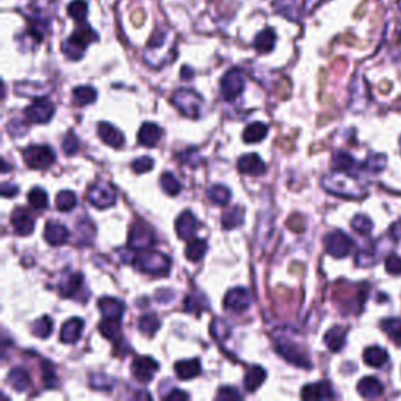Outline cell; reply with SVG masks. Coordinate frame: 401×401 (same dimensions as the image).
Instances as JSON below:
<instances>
[{
  "mask_svg": "<svg viewBox=\"0 0 401 401\" xmlns=\"http://www.w3.org/2000/svg\"><path fill=\"white\" fill-rule=\"evenodd\" d=\"M57 209L60 212H71L75 205H77V196H75V193L69 192V190H64L60 192L57 194Z\"/></svg>",
  "mask_w": 401,
  "mask_h": 401,
  "instance_id": "44",
  "label": "cell"
},
{
  "mask_svg": "<svg viewBox=\"0 0 401 401\" xmlns=\"http://www.w3.org/2000/svg\"><path fill=\"white\" fill-rule=\"evenodd\" d=\"M99 331L105 339L115 340L121 333V320H118V318H104L99 323Z\"/></svg>",
  "mask_w": 401,
  "mask_h": 401,
  "instance_id": "37",
  "label": "cell"
},
{
  "mask_svg": "<svg viewBox=\"0 0 401 401\" xmlns=\"http://www.w3.org/2000/svg\"><path fill=\"white\" fill-rule=\"evenodd\" d=\"M218 400H241V393L232 387H221L216 393Z\"/></svg>",
  "mask_w": 401,
  "mask_h": 401,
  "instance_id": "57",
  "label": "cell"
},
{
  "mask_svg": "<svg viewBox=\"0 0 401 401\" xmlns=\"http://www.w3.org/2000/svg\"><path fill=\"white\" fill-rule=\"evenodd\" d=\"M135 263L141 271L154 276H167L171 268V261L167 254L149 250L140 251L138 256L135 257Z\"/></svg>",
  "mask_w": 401,
  "mask_h": 401,
  "instance_id": "4",
  "label": "cell"
},
{
  "mask_svg": "<svg viewBox=\"0 0 401 401\" xmlns=\"http://www.w3.org/2000/svg\"><path fill=\"white\" fill-rule=\"evenodd\" d=\"M209 196L216 205H226L231 199V192L224 185H214L209 190Z\"/></svg>",
  "mask_w": 401,
  "mask_h": 401,
  "instance_id": "47",
  "label": "cell"
},
{
  "mask_svg": "<svg viewBox=\"0 0 401 401\" xmlns=\"http://www.w3.org/2000/svg\"><path fill=\"white\" fill-rule=\"evenodd\" d=\"M54 104L50 102L49 99L46 97H37L35 102L28 105L26 110V116L27 120L30 122H37V124H46L52 120L54 116Z\"/></svg>",
  "mask_w": 401,
  "mask_h": 401,
  "instance_id": "13",
  "label": "cell"
},
{
  "mask_svg": "<svg viewBox=\"0 0 401 401\" xmlns=\"http://www.w3.org/2000/svg\"><path fill=\"white\" fill-rule=\"evenodd\" d=\"M11 224L19 235H30L35 231V218L26 209H16L11 215Z\"/></svg>",
  "mask_w": 401,
  "mask_h": 401,
  "instance_id": "17",
  "label": "cell"
},
{
  "mask_svg": "<svg viewBox=\"0 0 401 401\" xmlns=\"http://www.w3.org/2000/svg\"><path fill=\"white\" fill-rule=\"evenodd\" d=\"M324 246L333 257H346L353 250V240L345 232L333 231L324 237Z\"/></svg>",
  "mask_w": 401,
  "mask_h": 401,
  "instance_id": "10",
  "label": "cell"
},
{
  "mask_svg": "<svg viewBox=\"0 0 401 401\" xmlns=\"http://www.w3.org/2000/svg\"><path fill=\"white\" fill-rule=\"evenodd\" d=\"M251 306V295L246 288H232L229 290L226 298H224V308L232 312H245Z\"/></svg>",
  "mask_w": 401,
  "mask_h": 401,
  "instance_id": "15",
  "label": "cell"
},
{
  "mask_svg": "<svg viewBox=\"0 0 401 401\" xmlns=\"http://www.w3.org/2000/svg\"><path fill=\"white\" fill-rule=\"evenodd\" d=\"M182 79H184V80L193 79V71H192V68H187V66L182 68Z\"/></svg>",
  "mask_w": 401,
  "mask_h": 401,
  "instance_id": "62",
  "label": "cell"
},
{
  "mask_svg": "<svg viewBox=\"0 0 401 401\" xmlns=\"http://www.w3.org/2000/svg\"><path fill=\"white\" fill-rule=\"evenodd\" d=\"M154 234H152V229L144 223H135L132 224L131 231H129V240L127 245L131 250H138L144 251L149 250V248L154 245Z\"/></svg>",
  "mask_w": 401,
  "mask_h": 401,
  "instance_id": "9",
  "label": "cell"
},
{
  "mask_svg": "<svg viewBox=\"0 0 401 401\" xmlns=\"http://www.w3.org/2000/svg\"><path fill=\"white\" fill-rule=\"evenodd\" d=\"M82 286H84V276L80 273L63 276V279L60 281V293L66 298H73L80 290Z\"/></svg>",
  "mask_w": 401,
  "mask_h": 401,
  "instance_id": "26",
  "label": "cell"
},
{
  "mask_svg": "<svg viewBox=\"0 0 401 401\" xmlns=\"http://www.w3.org/2000/svg\"><path fill=\"white\" fill-rule=\"evenodd\" d=\"M174 371L179 380H193L200 373V364L198 359H188V361H180L174 365Z\"/></svg>",
  "mask_w": 401,
  "mask_h": 401,
  "instance_id": "27",
  "label": "cell"
},
{
  "mask_svg": "<svg viewBox=\"0 0 401 401\" xmlns=\"http://www.w3.org/2000/svg\"><path fill=\"white\" fill-rule=\"evenodd\" d=\"M138 328L144 335H154L160 329V318L154 314H146L140 318Z\"/></svg>",
  "mask_w": 401,
  "mask_h": 401,
  "instance_id": "42",
  "label": "cell"
},
{
  "mask_svg": "<svg viewBox=\"0 0 401 401\" xmlns=\"http://www.w3.org/2000/svg\"><path fill=\"white\" fill-rule=\"evenodd\" d=\"M21 10L27 19L49 21L55 11V0H24Z\"/></svg>",
  "mask_w": 401,
  "mask_h": 401,
  "instance_id": "12",
  "label": "cell"
},
{
  "mask_svg": "<svg viewBox=\"0 0 401 401\" xmlns=\"http://www.w3.org/2000/svg\"><path fill=\"white\" fill-rule=\"evenodd\" d=\"M287 226L290 231L293 232H303L304 231V220H303V216L301 215H292L290 218H288V221H287Z\"/></svg>",
  "mask_w": 401,
  "mask_h": 401,
  "instance_id": "58",
  "label": "cell"
},
{
  "mask_svg": "<svg viewBox=\"0 0 401 401\" xmlns=\"http://www.w3.org/2000/svg\"><path fill=\"white\" fill-rule=\"evenodd\" d=\"M88 200L97 209H109L116 203V190L107 182H97L88 190Z\"/></svg>",
  "mask_w": 401,
  "mask_h": 401,
  "instance_id": "8",
  "label": "cell"
},
{
  "mask_svg": "<svg viewBox=\"0 0 401 401\" xmlns=\"http://www.w3.org/2000/svg\"><path fill=\"white\" fill-rule=\"evenodd\" d=\"M8 382L17 392H26L32 384V380L24 369H13L8 375Z\"/></svg>",
  "mask_w": 401,
  "mask_h": 401,
  "instance_id": "33",
  "label": "cell"
},
{
  "mask_svg": "<svg viewBox=\"0 0 401 401\" xmlns=\"http://www.w3.org/2000/svg\"><path fill=\"white\" fill-rule=\"evenodd\" d=\"M276 43V33L273 28H265L263 32H261L254 39V49L259 54H268L274 49Z\"/></svg>",
  "mask_w": 401,
  "mask_h": 401,
  "instance_id": "31",
  "label": "cell"
},
{
  "mask_svg": "<svg viewBox=\"0 0 401 401\" xmlns=\"http://www.w3.org/2000/svg\"><path fill=\"white\" fill-rule=\"evenodd\" d=\"M152 168H154V160H152L151 157H140L132 163L133 173H137V174H144Z\"/></svg>",
  "mask_w": 401,
  "mask_h": 401,
  "instance_id": "51",
  "label": "cell"
},
{
  "mask_svg": "<svg viewBox=\"0 0 401 401\" xmlns=\"http://www.w3.org/2000/svg\"><path fill=\"white\" fill-rule=\"evenodd\" d=\"M93 41H97V35L94 33L93 28L88 26H80L77 30L64 41L62 50L69 60H80V58L85 55L86 47L90 46Z\"/></svg>",
  "mask_w": 401,
  "mask_h": 401,
  "instance_id": "3",
  "label": "cell"
},
{
  "mask_svg": "<svg viewBox=\"0 0 401 401\" xmlns=\"http://www.w3.org/2000/svg\"><path fill=\"white\" fill-rule=\"evenodd\" d=\"M73 97L79 107H84V105L93 104L97 99V91L93 86H79L73 91Z\"/></svg>",
  "mask_w": 401,
  "mask_h": 401,
  "instance_id": "40",
  "label": "cell"
},
{
  "mask_svg": "<svg viewBox=\"0 0 401 401\" xmlns=\"http://www.w3.org/2000/svg\"><path fill=\"white\" fill-rule=\"evenodd\" d=\"M351 226L356 232L362 235H367L371 232V221H370V218H367L365 215H357L353 218Z\"/></svg>",
  "mask_w": 401,
  "mask_h": 401,
  "instance_id": "49",
  "label": "cell"
},
{
  "mask_svg": "<svg viewBox=\"0 0 401 401\" xmlns=\"http://www.w3.org/2000/svg\"><path fill=\"white\" fill-rule=\"evenodd\" d=\"M97 133L105 144L115 147V149H120L124 144L122 132L109 122H100L97 126Z\"/></svg>",
  "mask_w": 401,
  "mask_h": 401,
  "instance_id": "19",
  "label": "cell"
},
{
  "mask_svg": "<svg viewBox=\"0 0 401 401\" xmlns=\"http://www.w3.org/2000/svg\"><path fill=\"white\" fill-rule=\"evenodd\" d=\"M245 90V77L239 69L227 71L221 80V94L224 100L232 102Z\"/></svg>",
  "mask_w": 401,
  "mask_h": 401,
  "instance_id": "11",
  "label": "cell"
},
{
  "mask_svg": "<svg viewBox=\"0 0 401 401\" xmlns=\"http://www.w3.org/2000/svg\"><path fill=\"white\" fill-rule=\"evenodd\" d=\"M276 13L290 21H299L304 13V0H274Z\"/></svg>",
  "mask_w": 401,
  "mask_h": 401,
  "instance_id": "16",
  "label": "cell"
},
{
  "mask_svg": "<svg viewBox=\"0 0 401 401\" xmlns=\"http://www.w3.org/2000/svg\"><path fill=\"white\" fill-rule=\"evenodd\" d=\"M301 397L304 400H328L334 397V392L328 381H320L315 382V384L306 386L301 392Z\"/></svg>",
  "mask_w": 401,
  "mask_h": 401,
  "instance_id": "20",
  "label": "cell"
},
{
  "mask_svg": "<svg viewBox=\"0 0 401 401\" xmlns=\"http://www.w3.org/2000/svg\"><path fill=\"white\" fill-rule=\"evenodd\" d=\"M188 398V393L187 392H182L179 391V389H173L167 397H165V400H169V401H173V400H187Z\"/></svg>",
  "mask_w": 401,
  "mask_h": 401,
  "instance_id": "59",
  "label": "cell"
},
{
  "mask_svg": "<svg viewBox=\"0 0 401 401\" xmlns=\"http://www.w3.org/2000/svg\"><path fill=\"white\" fill-rule=\"evenodd\" d=\"M173 104L185 116L199 118L200 109H203V97L193 90H178L173 96Z\"/></svg>",
  "mask_w": 401,
  "mask_h": 401,
  "instance_id": "6",
  "label": "cell"
},
{
  "mask_svg": "<svg viewBox=\"0 0 401 401\" xmlns=\"http://www.w3.org/2000/svg\"><path fill=\"white\" fill-rule=\"evenodd\" d=\"M176 49L173 44V35L163 28H158L152 35L144 50V60L149 66L160 68L174 60Z\"/></svg>",
  "mask_w": 401,
  "mask_h": 401,
  "instance_id": "1",
  "label": "cell"
},
{
  "mask_svg": "<svg viewBox=\"0 0 401 401\" xmlns=\"http://www.w3.org/2000/svg\"><path fill=\"white\" fill-rule=\"evenodd\" d=\"M132 21H133L135 26H141V24H143V21H144V13H143V11H141V10L135 11V13L132 15Z\"/></svg>",
  "mask_w": 401,
  "mask_h": 401,
  "instance_id": "61",
  "label": "cell"
},
{
  "mask_svg": "<svg viewBox=\"0 0 401 401\" xmlns=\"http://www.w3.org/2000/svg\"><path fill=\"white\" fill-rule=\"evenodd\" d=\"M28 203H30L33 209L43 210L47 207V204H49V198H47V193L43 188H33V190L28 193Z\"/></svg>",
  "mask_w": 401,
  "mask_h": 401,
  "instance_id": "46",
  "label": "cell"
},
{
  "mask_svg": "<svg viewBox=\"0 0 401 401\" xmlns=\"http://www.w3.org/2000/svg\"><path fill=\"white\" fill-rule=\"evenodd\" d=\"M82 333H84V320L82 318H71V320L63 324L60 340L68 345L75 344L80 339Z\"/></svg>",
  "mask_w": 401,
  "mask_h": 401,
  "instance_id": "22",
  "label": "cell"
},
{
  "mask_svg": "<svg viewBox=\"0 0 401 401\" xmlns=\"http://www.w3.org/2000/svg\"><path fill=\"white\" fill-rule=\"evenodd\" d=\"M160 185L163 188V192L169 194V196H176V194H179L182 190V184L173 173H163L160 178Z\"/></svg>",
  "mask_w": 401,
  "mask_h": 401,
  "instance_id": "43",
  "label": "cell"
},
{
  "mask_svg": "<svg viewBox=\"0 0 401 401\" xmlns=\"http://www.w3.org/2000/svg\"><path fill=\"white\" fill-rule=\"evenodd\" d=\"M364 361L371 367H382L387 362V353L381 346H370L364 351Z\"/></svg>",
  "mask_w": 401,
  "mask_h": 401,
  "instance_id": "36",
  "label": "cell"
},
{
  "mask_svg": "<svg viewBox=\"0 0 401 401\" xmlns=\"http://www.w3.org/2000/svg\"><path fill=\"white\" fill-rule=\"evenodd\" d=\"M62 147H63L64 154H66V156H74L75 152L79 151V140H77V137H75L74 133L69 132L66 135V137H64L63 143H62Z\"/></svg>",
  "mask_w": 401,
  "mask_h": 401,
  "instance_id": "52",
  "label": "cell"
},
{
  "mask_svg": "<svg viewBox=\"0 0 401 401\" xmlns=\"http://www.w3.org/2000/svg\"><path fill=\"white\" fill-rule=\"evenodd\" d=\"M68 15L73 17L74 21L84 22L88 15V3L85 0H73L68 7Z\"/></svg>",
  "mask_w": 401,
  "mask_h": 401,
  "instance_id": "45",
  "label": "cell"
},
{
  "mask_svg": "<svg viewBox=\"0 0 401 401\" xmlns=\"http://www.w3.org/2000/svg\"><path fill=\"white\" fill-rule=\"evenodd\" d=\"M212 334H214V337L218 340L226 339L229 335L227 323L220 320V318H216V320H214V323H212Z\"/></svg>",
  "mask_w": 401,
  "mask_h": 401,
  "instance_id": "53",
  "label": "cell"
},
{
  "mask_svg": "<svg viewBox=\"0 0 401 401\" xmlns=\"http://www.w3.org/2000/svg\"><path fill=\"white\" fill-rule=\"evenodd\" d=\"M239 169L243 174L251 176H262L265 173V163L257 154H246L239 160Z\"/></svg>",
  "mask_w": 401,
  "mask_h": 401,
  "instance_id": "24",
  "label": "cell"
},
{
  "mask_svg": "<svg viewBox=\"0 0 401 401\" xmlns=\"http://www.w3.org/2000/svg\"><path fill=\"white\" fill-rule=\"evenodd\" d=\"M265 378H267V371H265L262 367H259V365H254V367H251L246 371V376L243 381L245 389L248 392H256L257 389L263 384Z\"/></svg>",
  "mask_w": 401,
  "mask_h": 401,
  "instance_id": "29",
  "label": "cell"
},
{
  "mask_svg": "<svg viewBox=\"0 0 401 401\" xmlns=\"http://www.w3.org/2000/svg\"><path fill=\"white\" fill-rule=\"evenodd\" d=\"M176 231H178L179 239L182 240H190L194 237V234L198 231V220L190 210L179 215L178 221H176Z\"/></svg>",
  "mask_w": 401,
  "mask_h": 401,
  "instance_id": "18",
  "label": "cell"
},
{
  "mask_svg": "<svg viewBox=\"0 0 401 401\" xmlns=\"http://www.w3.org/2000/svg\"><path fill=\"white\" fill-rule=\"evenodd\" d=\"M91 386L97 391H110L115 386V381L107 375H94L91 378Z\"/></svg>",
  "mask_w": 401,
  "mask_h": 401,
  "instance_id": "50",
  "label": "cell"
},
{
  "mask_svg": "<svg viewBox=\"0 0 401 401\" xmlns=\"http://www.w3.org/2000/svg\"><path fill=\"white\" fill-rule=\"evenodd\" d=\"M323 185L329 193L344 198H361L365 193L364 187L359 184L357 179L350 176V173H345V171H337V173L326 176L323 179Z\"/></svg>",
  "mask_w": 401,
  "mask_h": 401,
  "instance_id": "2",
  "label": "cell"
},
{
  "mask_svg": "<svg viewBox=\"0 0 401 401\" xmlns=\"http://www.w3.org/2000/svg\"><path fill=\"white\" fill-rule=\"evenodd\" d=\"M357 392L364 398H376L382 393V384L378 380L373 378V376H367V378H362L359 381Z\"/></svg>",
  "mask_w": 401,
  "mask_h": 401,
  "instance_id": "30",
  "label": "cell"
},
{
  "mask_svg": "<svg viewBox=\"0 0 401 401\" xmlns=\"http://www.w3.org/2000/svg\"><path fill=\"white\" fill-rule=\"evenodd\" d=\"M245 221V210L240 205H234L232 209H229L226 214L221 216V224L224 229L231 231V229H235L243 224Z\"/></svg>",
  "mask_w": 401,
  "mask_h": 401,
  "instance_id": "32",
  "label": "cell"
},
{
  "mask_svg": "<svg viewBox=\"0 0 401 401\" xmlns=\"http://www.w3.org/2000/svg\"><path fill=\"white\" fill-rule=\"evenodd\" d=\"M333 167L337 171H345V173H353L357 168V163L355 158L346 152H337L333 157Z\"/></svg>",
  "mask_w": 401,
  "mask_h": 401,
  "instance_id": "41",
  "label": "cell"
},
{
  "mask_svg": "<svg viewBox=\"0 0 401 401\" xmlns=\"http://www.w3.org/2000/svg\"><path fill=\"white\" fill-rule=\"evenodd\" d=\"M43 380L44 384L47 387H55L57 386V375L54 370V365L50 362H44L43 364Z\"/></svg>",
  "mask_w": 401,
  "mask_h": 401,
  "instance_id": "54",
  "label": "cell"
},
{
  "mask_svg": "<svg viewBox=\"0 0 401 401\" xmlns=\"http://www.w3.org/2000/svg\"><path fill=\"white\" fill-rule=\"evenodd\" d=\"M157 371L158 364L156 359H152L149 356L137 357L132 364V375L135 376V380H138L140 382H149L154 378Z\"/></svg>",
  "mask_w": 401,
  "mask_h": 401,
  "instance_id": "14",
  "label": "cell"
},
{
  "mask_svg": "<svg viewBox=\"0 0 401 401\" xmlns=\"http://www.w3.org/2000/svg\"><path fill=\"white\" fill-rule=\"evenodd\" d=\"M400 146H401V140H400Z\"/></svg>",
  "mask_w": 401,
  "mask_h": 401,
  "instance_id": "63",
  "label": "cell"
},
{
  "mask_svg": "<svg viewBox=\"0 0 401 401\" xmlns=\"http://www.w3.org/2000/svg\"><path fill=\"white\" fill-rule=\"evenodd\" d=\"M22 157L27 167L33 169H44L55 162V152L52 151V147L46 144L28 146L27 149H24Z\"/></svg>",
  "mask_w": 401,
  "mask_h": 401,
  "instance_id": "7",
  "label": "cell"
},
{
  "mask_svg": "<svg viewBox=\"0 0 401 401\" xmlns=\"http://www.w3.org/2000/svg\"><path fill=\"white\" fill-rule=\"evenodd\" d=\"M163 131L154 122H144L140 127L138 132V143L146 147H154L160 141Z\"/></svg>",
  "mask_w": 401,
  "mask_h": 401,
  "instance_id": "21",
  "label": "cell"
},
{
  "mask_svg": "<svg viewBox=\"0 0 401 401\" xmlns=\"http://www.w3.org/2000/svg\"><path fill=\"white\" fill-rule=\"evenodd\" d=\"M207 308H209L207 298H205L204 295H200V293L188 295L184 301V309L187 312H190V314H199V312H203Z\"/></svg>",
  "mask_w": 401,
  "mask_h": 401,
  "instance_id": "38",
  "label": "cell"
},
{
  "mask_svg": "<svg viewBox=\"0 0 401 401\" xmlns=\"http://www.w3.org/2000/svg\"><path fill=\"white\" fill-rule=\"evenodd\" d=\"M17 194V187L13 184H3L2 185V196L3 198H11Z\"/></svg>",
  "mask_w": 401,
  "mask_h": 401,
  "instance_id": "60",
  "label": "cell"
},
{
  "mask_svg": "<svg viewBox=\"0 0 401 401\" xmlns=\"http://www.w3.org/2000/svg\"><path fill=\"white\" fill-rule=\"evenodd\" d=\"M32 333L39 339H47L52 334V320L49 317H41L38 321L33 323Z\"/></svg>",
  "mask_w": 401,
  "mask_h": 401,
  "instance_id": "48",
  "label": "cell"
},
{
  "mask_svg": "<svg viewBox=\"0 0 401 401\" xmlns=\"http://www.w3.org/2000/svg\"><path fill=\"white\" fill-rule=\"evenodd\" d=\"M27 124L21 121V120H13L10 124H8V133L11 135V137H22L24 133L27 132Z\"/></svg>",
  "mask_w": 401,
  "mask_h": 401,
  "instance_id": "55",
  "label": "cell"
},
{
  "mask_svg": "<svg viewBox=\"0 0 401 401\" xmlns=\"http://www.w3.org/2000/svg\"><path fill=\"white\" fill-rule=\"evenodd\" d=\"M44 239L52 246H60L68 241L69 231L60 223H47L44 229Z\"/></svg>",
  "mask_w": 401,
  "mask_h": 401,
  "instance_id": "23",
  "label": "cell"
},
{
  "mask_svg": "<svg viewBox=\"0 0 401 401\" xmlns=\"http://www.w3.org/2000/svg\"><path fill=\"white\" fill-rule=\"evenodd\" d=\"M345 340H346V329L342 326H334L333 329H329L326 335H324V344H326L329 350L334 353H337L344 348Z\"/></svg>",
  "mask_w": 401,
  "mask_h": 401,
  "instance_id": "28",
  "label": "cell"
},
{
  "mask_svg": "<svg viewBox=\"0 0 401 401\" xmlns=\"http://www.w3.org/2000/svg\"><path fill=\"white\" fill-rule=\"evenodd\" d=\"M97 306L100 312H102L104 318H118V320H121L124 310H126V306H124L122 301L109 297L100 298Z\"/></svg>",
  "mask_w": 401,
  "mask_h": 401,
  "instance_id": "25",
  "label": "cell"
},
{
  "mask_svg": "<svg viewBox=\"0 0 401 401\" xmlns=\"http://www.w3.org/2000/svg\"><path fill=\"white\" fill-rule=\"evenodd\" d=\"M276 351L281 357H284L287 362H290L297 367L310 369V359L306 353L301 350V346L295 344L290 337H278L276 339Z\"/></svg>",
  "mask_w": 401,
  "mask_h": 401,
  "instance_id": "5",
  "label": "cell"
},
{
  "mask_svg": "<svg viewBox=\"0 0 401 401\" xmlns=\"http://www.w3.org/2000/svg\"><path fill=\"white\" fill-rule=\"evenodd\" d=\"M268 133V126L263 122H252L250 126H246L243 131V140L246 143H259L262 141Z\"/></svg>",
  "mask_w": 401,
  "mask_h": 401,
  "instance_id": "34",
  "label": "cell"
},
{
  "mask_svg": "<svg viewBox=\"0 0 401 401\" xmlns=\"http://www.w3.org/2000/svg\"><path fill=\"white\" fill-rule=\"evenodd\" d=\"M381 328L384 331L393 344L401 346V320L400 318H386L381 321Z\"/></svg>",
  "mask_w": 401,
  "mask_h": 401,
  "instance_id": "39",
  "label": "cell"
},
{
  "mask_svg": "<svg viewBox=\"0 0 401 401\" xmlns=\"http://www.w3.org/2000/svg\"><path fill=\"white\" fill-rule=\"evenodd\" d=\"M205 251H207V241L200 239H190L185 248V256L188 261L199 262L204 257Z\"/></svg>",
  "mask_w": 401,
  "mask_h": 401,
  "instance_id": "35",
  "label": "cell"
},
{
  "mask_svg": "<svg viewBox=\"0 0 401 401\" xmlns=\"http://www.w3.org/2000/svg\"><path fill=\"white\" fill-rule=\"evenodd\" d=\"M386 270L391 274H401V259L398 256H389L386 259Z\"/></svg>",
  "mask_w": 401,
  "mask_h": 401,
  "instance_id": "56",
  "label": "cell"
}]
</instances>
